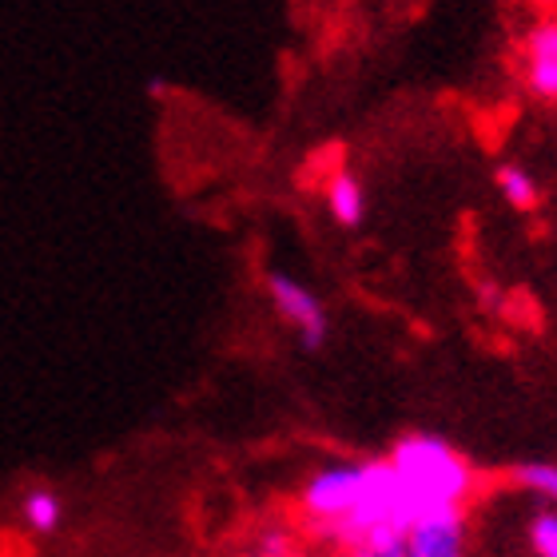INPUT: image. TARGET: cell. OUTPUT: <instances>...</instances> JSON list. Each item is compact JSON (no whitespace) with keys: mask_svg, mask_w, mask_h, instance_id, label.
<instances>
[{"mask_svg":"<svg viewBox=\"0 0 557 557\" xmlns=\"http://www.w3.org/2000/svg\"><path fill=\"white\" fill-rule=\"evenodd\" d=\"M21 518L33 534H57L64 522V502L52 490H28L21 502Z\"/></svg>","mask_w":557,"mask_h":557,"instance_id":"7","label":"cell"},{"mask_svg":"<svg viewBox=\"0 0 557 557\" xmlns=\"http://www.w3.org/2000/svg\"><path fill=\"white\" fill-rule=\"evenodd\" d=\"M518 482H522L525 490H534V494H542V498H549L557 506V466H522L518 470Z\"/></svg>","mask_w":557,"mask_h":557,"instance_id":"10","label":"cell"},{"mask_svg":"<svg viewBox=\"0 0 557 557\" xmlns=\"http://www.w3.org/2000/svg\"><path fill=\"white\" fill-rule=\"evenodd\" d=\"M525 81L537 96L557 100V21H542L525 40Z\"/></svg>","mask_w":557,"mask_h":557,"instance_id":"5","label":"cell"},{"mask_svg":"<svg viewBox=\"0 0 557 557\" xmlns=\"http://www.w3.org/2000/svg\"><path fill=\"white\" fill-rule=\"evenodd\" d=\"M302 518L326 546L367 557H407L418 513L391 462L323 466L302 486Z\"/></svg>","mask_w":557,"mask_h":557,"instance_id":"1","label":"cell"},{"mask_svg":"<svg viewBox=\"0 0 557 557\" xmlns=\"http://www.w3.org/2000/svg\"><path fill=\"white\" fill-rule=\"evenodd\" d=\"M391 466L403 478L414 513L462 506L470 498V486H474V474L462 462V454L446 446L442 438H430V434H410V438L398 442L395 454H391Z\"/></svg>","mask_w":557,"mask_h":557,"instance_id":"2","label":"cell"},{"mask_svg":"<svg viewBox=\"0 0 557 557\" xmlns=\"http://www.w3.org/2000/svg\"><path fill=\"white\" fill-rule=\"evenodd\" d=\"M268 295H271V302H275L278 319L299 335L302 347H311V350L323 347L326 311H323V302H319V295H314L307 283H299V278H290V275H271Z\"/></svg>","mask_w":557,"mask_h":557,"instance_id":"3","label":"cell"},{"mask_svg":"<svg viewBox=\"0 0 557 557\" xmlns=\"http://www.w3.org/2000/svg\"><path fill=\"white\" fill-rule=\"evenodd\" d=\"M530 546L542 557H557V506L534 518V525H530Z\"/></svg>","mask_w":557,"mask_h":557,"instance_id":"9","label":"cell"},{"mask_svg":"<svg viewBox=\"0 0 557 557\" xmlns=\"http://www.w3.org/2000/svg\"><path fill=\"white\" fill-rule=\"evenodd\" d=\"M498 187H502V196L510 199L513 208H534V203H537V184L522 172V168H502Z\"/></svg>","mask_w":557,"mask_h":557,"instance_id":"8","label":"cell"},{"mask_svg":"<svg viewBox=\"0 0 557 557\" xmlns=\"http://www.w3.org/2000/svg\"><path fill=\"white\" fill-rule=\"evenodd\" d=\"M466 546V518L462 506L418 513L407 534V557H458Z\"/></svg>","mask_w":557,"mask_h":557,"instance_id":"4","label":"cell"},{"mask_svg":"<svg viewBox=\"0 0 557 557\" xmlns=\"http://www.w3.org/2000/svg\"><path fill=\"white\" fill-rule=\"evenodd\" d=\"M326 208L335 215V223L343 227H359L362 215H367V191L350 172H335L331 184H326Z\"/></svg>","mask_w":557,"mask_h":557,"instance_id":"6","label":"cell"},{"mask_svg":"<svg viewBox=\"0 0 557 557\" xmlns=\"http://www.w3.org/2000/svg\"><path fill=\"white\" fill-rule=\"evenodd\" d=\"M256 554H263V557L290 554V537H287V534H278V530H271V534H263V537L256 542Z\"/></svg>","mask_w":557,"mask_h":557,"instance_id":"11","label":"cell"}]
</instances>
